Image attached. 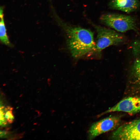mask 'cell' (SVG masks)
Returning a JSON list of instances; mask_svg holds the SVG:
<instances>
[{
    "instance_id": "obj_1",
    "label": "cell",
    "mask_w": 140,
    "mask_h": 140,
    "mask_svg": "<svg viewBox=\"0 0 140 140\" xmlns=\"http://www.w3.org/2000/svg\"><path fill=\"white\" fill-rule=\"evenodd\" d=\"M56 18L66 34L67 45L72 57L78 59L91 54L95 45L93 33L89 30L72 25L58 17Z\"/></svg>"
},
{
    "instance_id": "obj_2",
    "label": "cell",
    "mask_w": 140,
    "mask_h": 140,
    "mask_svg": "<svg viewBox=\"0 0 140 140\" xmlns=\"http://www.w3.org/2000/svg\"><path fill=\"white\" fill-rule=\"evenodd\" d=\"M89 22L97 33L95 48L91 54H97L100 56L102 51L105 48L120 44L124 41L125 37L116 31L96 25L91 21Z\"/></svg>"
},
{
    "instance_id": "obj_3",
    "label": "cell",
    "mask_w": 140,
    "mask_h": 140,
    "mask_svg": "<svg viewBox=\"0 0 140 140\" xmlns=\"http://www.w3.org/2000/svg\"><path fill=\"white\" fill-rule=\"evenodd\" d=\"M100 19L104 24L117 32L124 33L132 30L138 32L136 19L132 16L110 13L102 15Z\"/></svg>"
},
{
    "instance_id": "obj_4",
    "label": "cell",
    "mask_w": 140,
    "mask_h": 140,
    "mask_svg": "<svg viewBox=\"0 0 140 140\" xmlns=\"http://www.w3.org/2000/svg\"><path fill=\"white\" fill-rule=\"evenodd\" d=\"M131 49L133 59L129 70L128 82L132 88L140 90V40L133 43Z\"/></svg>"
},
{
    "instance_id": "obj_5",
    "label": "cell",
    "mask_w": 140,
    "mask_h": 140,
    "mask_svg": "<svg viewBox=\"0 0 140 140\" xmlns=\"http://www.w3.org/2000/svg\"><path fill=\"white\" fill-rule=\"evenodd\" d=\"M111 138L117 140H140V119L119 127L113 133Z\"/></svg>"
},
{
    "instance_id": "obj_6",
    "label": "cell",
    "mask_w": 140,
    "mask_h": 140,
    "mask_svg": "<svg viewBox=\"0 0 140 140\" xmlns=\"http://www.w3.org/2000/svg\"><path fill=\"white\" fill-rule=\"evenodd\" d=\"M120 122L118 116H112L93 123L88 132V138L93 139L97 136L117 128Z\"/></svg>"
},
{
    "instance_id": "obj_7",
    "label": "cell",
    "mask_w": 140,
    "mask_h": 140,
    "mask_svg": "<svg viewBox=\"0 0 140 140\" xmlns=\"http://www.w3.org/2000/svg\"><path fill=\"white\" fill-rule=\"evenodd\" d=\"M122 111L130 114L140 111V97H129L121 100L114 106L98 115L100 116L104 114L113 112Z\"/></svg>"
},
{
    "instance_id": "obj_8",
    "label": "cell",
    "mask_w": 140,
    "mask_h": 140,
    "mask_svg": "<svg viewBox=\"0 0 140 140\" xmlns=\"http://www.w3.org/2000/svg\"><path fill=\"white\" fill-rule=\"evenodd\" d=\"M108 5L112 9L130 13L139 9L140 2L139 0H111Z\"/></svg>"
},
{
    "instance_id": "obj_9",
    "label": "cell",
    "mask_w": 140,
    "mask_h": 140,
    "mask_svg": "<svg viewBox=\"0 0 140 140\" xmlns=\"http://www.w3.org/2000/svg\"><path fill=\"white\" fill-rule=\"evenodd\" d=\"M0 37L1 42L4 44L10 47L12 46L9 39L7 34L4 22L3 14V9L1 7L0 12Z\"/></svg>"
},
{
    "instance_id": "obj_10",
    "label": "cell",
    "mask_w": 140,
    "mask_h": 140,
    "mask_svg": "<svg viewBox=\"0 0 140 140\" xmlns=\"http://www.w3.org/2000/svg\"><path fill=\"white\" fill-rule=\"evenodd\" d=\"M12 108L8 106L4 108V116L7 122L9 123L12 122L14 119L12 113Z\"/></svg>"
},
{
    "instance_id": "obj_11",
    "label": "cell",
    "mask_w": 140,
    "mask_h": 140,
    "mask_svg": "<svg viewBox=\"0 0 140 140\" xmlns=\"http://www.w3.org/2000/svg\"><path fill=\"white\" fill-rule=\"evenodd\" d=\"M4 106L1 105L0 124V125L2 127L6 126L8 122L4 116Z\"/></svg>"
},
{
    "instance_id": "obj_12",
    "label": "cell",
    "mask_w": 140,
    "mask_h": 140,
    "mask_svg": "<svg viewBox=\"0 0 140 140\" xmlns=\"http://www.w3.org/2000/svg\"><path fill=\"white\" fill-rule=\"evenodd\" d=\"M8 132L5 131H0V137L1 138H4L7 136Z\"/></svg>"
}]
</instances>
